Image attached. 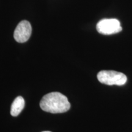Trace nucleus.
Masks as SVG:
<instances>
[{
	"instance_id": "nucleus-1",
	"label": "nucleus",
	"mask_w": 132,
	"mask_h": 132,
	"mask_svg": "<svg viewBox=\"0 0 132 132\" xmlns=\"http://www.w3.org/2000/svg\"><path fill=\"white\" fill-rule=\"evenodd\" d=\"M40 106L42 110L48 113H62L69 111L70 103L65 95L60 92H54L47 94L42 97Z\"/></svg>"
},
{
	"instance_id": "nucleus-2",
	"label": "nucleus",
	"mask_w": 132,
	"mask_h": 132,
	"mask_svg": "<svg viewBox=\"0 0 132 132\" xmlns=\"http://www.w3.org/2000/svg\"><path fill=\"white\" fill-rule=\"evenodd\" d=\"M97 79L101 83L110 86H122L127 81L125 74L114 70L100 71L97 74Z\"/></svg>"
},
{
	"instance_id": "nucleus-3",
	"label": "nucleus",
	"mask_w": 132,
	"mask_h": 132,
	"mask_svg": "<svg viewBox=\"0 0 132 132\" xmlns=\"http://www.w3.org/2000/svg\"><path fill=\"white\" fill-rule=\"evenodd\" d=\"M96 28L99 33L104 35L116 34L122 31L120 23L116 19H105L100 20L97 24Z\"/></svg>"
},
{
	"instance_id": "nucleus-4",
	"label": "nucleus",
	"mask_w": 132,
	"mask_h": 132,
	"mask_svg": "<svg viewBox=\"0 0 132 132\" xmlns=\"http://www.w3.org/2000/svg\"><path fill=\"white\" fill-rule=\"evenodd\" d=\"M32 32V27L27 20L20 21L15 29L14 37L17 42L24 43L29 40Z\"/></svg>"
},
{
	"instance_id": "nucleus-5",
	"label": "nucleus",
	"mask_w": 132,
	"mask_h": 132,
	"mask_svg": "<svg viewBox=\"0 0 132 132\" xmlns=\"http://www.w3.org/2000/svg\"><path fill=\"white\" fill-rule=\"evenodd\" d=\"M24 104H25V102L22 97L19 96L16 97L11 105V114L14 117L19 116L20 113L23 110Z\"/></svg>"
},
{
	"instance_id": "nucleus-6",
	"label": "nucleus",
	"mask_w": 132,
	"mask_h": 132,
	"mask_svg": "<svg viewBox=\"0 0 132 132\" xmlns=\"http://www.w3.org/2000/svg\"><path fill=\"white\" fill-rule=\"evenodd\" d=\"M43 132H51V131H43Z\"/></svg>"
}]
</instances>
